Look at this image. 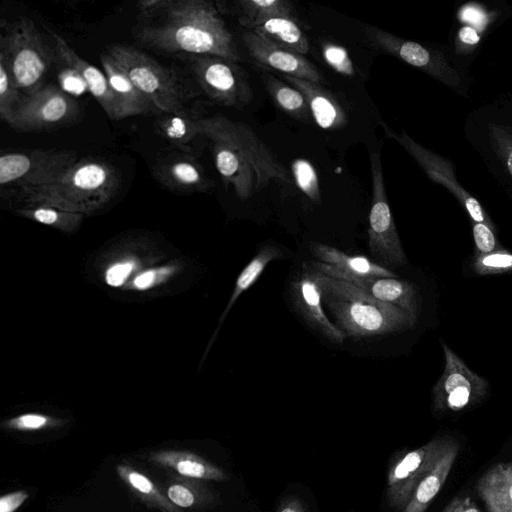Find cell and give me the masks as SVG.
Returning a JSON list of instances; mask_svg holds the SVG:
<instances>
[{
	"label": "cell",
	"mask_w": 512,
	"mask_h": 512,
	"mask_svg": "<svg viewBox=\"0 0 512 512\" xmlns=\"http://www.w3.org/2000/svg\"><path fill=\"white\" fill-rule=\"evenodd\" d=\"M285 80L305 97L311 116L325 130L343 128L348 117L338 100L320 84L284 75Z\"/></svg>",
	"instance_id": "603a6c76"
},
{
	"label": "cell",
	"mask_w": 512,
	"mask_h": 512,
	"mask_svg": "<svg viewBox=\"0 0 512 512\" xmlns=\"http://www.w3.org/2000/svg\"><path fill=\"white\" fill-rule=\"evenodd\" d=\"M450 440L434 439L406 453L389 470L386 499L395 510H403L417 485L434 467Z\"/></svg>",
	"instance_id": "9a60e30c"
},
{
	"label": "cell",
	"mask_w": 512,
	"mask_h": 512,
	"mask_svg": "<svg viewBox=\"0 0 512 512\" xmlns=\"http://www.w3.org/2000/svg\"><path fill=\"white\" fill-rule=\"evenodd\" d=\"M325 62L336 72L351 76L355 74L353 62L347 50L333 43H325L322 47Z\"/></svg>",
	"instance_id": "74e56055"
},
{
	"label": "cell",
	"mask_w": 512,
	"mask_h": 512,
	"mask_svg": "<svg viewBox=\"0 0 512 512\" xmlns=\"http://www.w3.org/2000/svg\"><path fill=\"white\" fill-rule=\"evenodd\" d=\"M311 253L317 259L308 262L313 269L343 281L368 277H397L391 270L365 256H351L326 244L313 243Z\"/></svg>",
	"instance_id": "ac0fdd59"
},
{
	"label": "cell",
	"mask_w": 512,
	"mask_h": 512,
	"mask_svg": "<svg viewBox=\"0 0 512 512\" xmlns=\"http://www.w3.org/2000/svg\"><path fill=\"white\" fill-rule=\"evenodd\" d=\"M457 43L464 48H475L481 40L479 32L470 25H463L456 36Z\"/></svg>",
	"instance_id": "bcb514c9"
},
{
	"label": "cell",
	"mask_w": 512,
	"mask_h": 512,
	"mask_svg": "<svg viewBox=\"0 0 512 512\" xmlns=\"http://www.w3.org/2000/svg\"><path fill=\"white\" fill-rule=\"evenodd\" d=\"M29 497L25 490H18L0 498V512H15Z\"/></svg>",
	"instance_id": "f6af8a7d"
},
{
	"label": "cell",
	"mask_w": 512,
	"mask_h": 512,
	"mask_svg": "<svg viewBox=\"0 0 512 512\" xmlns=\"http://www.w3.org/2000/svg\"><path fill=\"white\" fill-rule=\"evenodd\" d=\"M369 296L394 305L406 312L415 323L419 311V298L415 286L397 277H368L345 281Z\"/></svg>",
	"instance_id": "44dd1931"
},
{
	"label": "cell",
	"mask_w": 512,
	"mask_h": 512,
	"mask_svg": "<svg viewBox=\"0 0 512 512\" xmlns=\"http://www.w3.org/2000/svg\"><path fill=\"white\" fill-rule=\"evenodd\" d=\"M441 345L445 368L432 390L434 410L440 413L460 411L481 401L487 393L488 382L470 370L442 340Z\"/></svg>",
	"instance_id": "7c38bea8"
},
{
	"label": "cell",
	"mask_w": 512,
	"mask_h": 512,
	"mask_svg": "<svg viewBox=\"0 0 512 512\" xmlns=\"http://www.w3.org/2000/svg\"><path fill=\"white\" fill-rule=\"evenodd\" d=\"M205 481L173 476L168 479L165 494L180 509H205L216 503L215 493Z\"/></svg>",
	"instance_id": "f1b7e54d"
},
{
	"label": "cell",
	"mask_w": 512,
	"mask_h": 512,
	"mask_svg": "<svg viewBox=\"0 0 512 512\" xmlns=\"http://www.w3.org/2000/svg\"><path fill=\"white\" fill-rule=\"evenodd\" d=\"M116 472L130 491L146 505L161 512H183L146 474L133 466L120 463L116 466Z\"/></svg>",
	"instance_id": "83f0119b"
},
{
	"label": "cell",
	"mask_w": 512,
	"mask_h": 512,
	"mask_svg": "<svg viewBox=\"0 0 512 512\" xmlns=\"http://www.w3.org/2000/svg\"><path fill=\"white\" fill-rule=\"evenodd\" d=\"M242 40L258 65L318 84L325 82L320 71L303 55L279 47L249 30L242 33Z\"/></svg>",
	"instance_id": "e0dca14e"
},
{
	"label": "cell",
	"mask_w": 512,
	"mask_h": 512,
	"mask_svg": "<svg viewBox=\"0 0 512 512\" xmlns=\"http://www.w3.org/2000/svg\"><path fill=\"white\" fill-rule=\"evenodd\" d=\"M473 270L478 275H491L512 271V253L500 249L486 254H475Z\"/></svg>",
	"instance_id": "d590c367"
},
{
	"label": "cell",
	"mask_w": 512,
	"mask_h": 512,
	"mask_svg": "<svg viewBox=\"0 0 512 512\" xmlns=\"http://www.w3.org/2000/svg\"><path fill=\"white\" fill-rule=\"evenodd\" d=\"M22 97L6 58L0 51V117L7 124H11L14 111Z\"/></svg>",
	"instance_id": "836d02e7"
},
{
	"label": "cell",
	"mask_w": 512,
	"mask_h": 512,
	"mask_svg": "<svg viewBox=\"0 0 512 512\" xmlns=\"http://www.w3.org/2000/svg\"><path fill=\"white\" fill-rule=\"evenodd\" d=\"M247 30L303 56L309 51V41L293 16H273L251 24Z\"/></svg>",
	"instance_id": "484cf974"
},
{
	"label": "cell",
	"mask_w": 512,
	"mask_h": 512,
	"mask_svg": "<svg viewBox=\"0 0 512 512\" xmlns=\"http://www.w3.org/2000/svg\"><path fill=\"white\" fill-rule=\"evenodd\" d=\"M22 214L45 225L70 226L80 221L81 213L70 212L56 207L38 205L34 208L24 209Z\"/></svg>",
	"instance_id": "8d00e7d4"
},
{
	"label": "cell",
	"mask_w": 512,
	"mask_h": 512,
	"mask_svg": "<svg viewBox=\"0 0 512 512\" xmlns=\"http://www.w3.org/2000/svg\"><path fill=\"white\" fill-rule=\"evenodd\" d=\"M476 490L488 512H512V463H498L477 481Z\"/></svg>",
	"instance_id": "d4e9b609"
},
{
	"label": "cell",
	"mask_w": 512,
	"mask_h": 512,
	"mask_svg": "<svg viewBox=\"0 0 512 512\" xmlns=\"http://www.w3.org/2000/svg\"><path fill=\"white\" fill-rule=\"evenodd\" d=\"M174 0H142L137 3L139 14L144 18H151L154 15L165 12Z\"/></svg>",
	"instance_id": "ee69618b"
},
{
	"label": "cell",
	"mask_w": 512,
	"mask_h": 512,
	"mask_svg": "<svg viewBox=\"0 0 512 512\" xmlns=\"http://www.w3.org/2000/svg\"><path fill=\"white\" fill-rule=\"evenodd\" d=\"M121 178L109 162L85 157L78 160L52 184L21 189L27 200L38 205L81 213L102 206L119 190Z\"/></svg>",
	"instance_id": "277c9868"
},
{
	"label": "cell",
	"mask_w": 512,
	"mask_h": 512,
	"mask_svg": "<svg viewBox=\"0 0 512 512\" xmlns=\"http://www.w3.org/2000/svg\"><path fill=\"white\" fill-rule=\"evenodd\" d=\"M276 512H307L302 501L297 497H288L278 506Z\"/></svg>",
	"instance_id": "681fc988"
},
{
	"label": "cell",
	"mask_w": 512,
	"mask_h": 512,
	"mask_svg": "<svg viewBox=\"0 0 512 512\" xmlns=\"http://www.w3.org/2000/svg\"><path fill=\"white\" fill-rule=\"evenodd\" d=\"M464 132L496 182L512 193V99L501 96L474 110Z\"/></svg>",
	"instance_id": "5b68a950"
},
{
	"label": "cell",
	"mask_w": 512,
	"mask_h": 512,
	"mask_svg": "<svg viewBox=\"0 0 512 512\" xmlns=\"http://www.w3.org/2000/svg\"><path fill=\"white\" fill-rule=\"evenodd\" d=\"M134 269L130 261L118 262L110 266L105 273V281L111 287H119L125 283Z\"/></svg>",
	"instance_id": "b9f144b4"
},
{
	"label": "cell",
	"mask_w": 512,
	"mask_h": 512,
	"mask_svg": "<svg viewBox=\"0 0 512 512\" xmlns=\"http://www.w3.org/2000/svg\"><path fill=\"white\" fill-rule=\"evenodd\" d=\"M282 256V251L280 248H278L275 245L272 244H266L264 245L258 253L251 259V261L244 267V269L239 274L236 282L235 287L232 292V295L228 301V304L222 313L219 321L218 328L215 332V335L220 328L221 324L225 320L226 316L228 315L229 311L239 298V296L248 290L260 277L263 270L266 268V266L272 262L273 260H276Z\"/></svg>",
	"instance_id": "f546056e"
},
{
	"label": "cell",
	"mask_w": 512,
	"mask_h": 512,
	"mask_svg": "<svg viewBox=\"0 0 512 512\" xmlns=\"http://www.w3.org/2000/svg\"><path fill=\"white\" fill-rule=\"evenodd\" d=\"M473 238L476 247V254H486L503 249L498 243L495 230L483 223H473Z\"/></svg>",
	"instance_id": "f35d334b"
},
{
	"label": "cell",
	"mask_w": 512,
	"mask_h": 512,
	"mask_svg": "<svg viewBox=\"0 0 512 512\" xmlns=\"http://www.w3.org/2000/svg\"><path fill=\"white\" fill-rule=\"evenodd\" d=\"M100 61L109 85L120 103L122 119L157 110L152 102L133 84L107 50L101 53Z\"/></svg>",
	"instance_id": "cb8c5ba5"
},
{
	"label": "cell",
	"mask_w": 512,
	"mask_h": 512,
	"mask_svg": "<svg viewBox=\"0 0 512 512\" xmlns=\"http://www.w3.org/2000/svg\"><path fill=\"white\" fill-rule=\"evenodd\" d=\"M199 122L202 136L212 143L218 173L240 199L246 200L273 180L290 183L285 167L246 124L222 115Z\"/></svg>",
	"instance_id": "6da1fadb"
},
{
	"label": "cell",
	"mask_w": 512,
	"mask_h": 512,
	"mask_svg": "<svg viewBox=\"0 0 512 512\" xmlns=\"http://www.w3.org/2000/svg\"><path fill=\"white\" fill-rule=\"evenodd\" d=\"M77 154L64 149L17 150L0 157V184L21 189L52 184L76 162Z\"/></svg>",
	"instance_id": "ba28073f"
},
{
	"label": "cell",
	"mask_w": 512,
	"mask_h": 512,
	"mask_svg": "<svg viewBox=\"0 0 512 512\" xmlns=\"http://www.w3.org/2000/svg\"><path fill=\"white\" fill-rule=\"evenodd\" d=\"M155 178L166 188L180 192H200L211 186L202 166L187 154H171L156 163Z\"/></svg>",
	"instance_id": "ffe728a7"
},
{
	"label": "cell",
	"mask_w": 512,
	"mask_h": 512,
	"mask_svg": "<svg viewBox=\"0 0 512 512\" xmlns=\"http://www.w3.org/2000/svg\"><path fill=\"white\" fill-rule=\"evenodd\" d=\"M442 512H480L476 504L468 496L453 498Z\"/></svg>",
	"instance_id": "7dc6e473"
},
{
	"label": "cell",
	"mask_w": 512,
	"mask_h": 512,
	"mask_svg": "<svg viewBox=\"0 0 512 512\" xmlns=\"http://www.w3.org/2000/svg\"><path fill=\"white\" fill-rule=\"evenodd\" d=\"M458 450L457 443L450 440L434 467L419 482L402 512H425L427 510L445 483L456 460Z\"/></svg>",
	"instance_id": "4316f807"
},
{
	"label": "cell",
	"mask_w": 512,
	"mask_h": 512,
	"mask_svg": "<svg viewBox=\"0 0 512 512\" xmlns=\"http://www.w3.org/2000/svg\"><path fill=\"white\" fill-rule=\"evenodd\" d=\"M264 84L275 103L287 114L298 120H307L311 113L304 95L270 74L263 76Z\"/></svg>",
	"instance_id": "4dcf8cb0"
},
{
	"label": "cell",
	"mask_w": 512,
	"mask_h": 512,
	"mask_svg": "<svg viewBox=\"0 0 512 512\" xmlns=\"http://www.w3.org/2000/svg\"><path fill=\"white\" fill-rule=\"evenodd\" d=\"M78 111L76 101L69 94L55 85L45 84L22 97L10 126L21 131L49 129L71 122Z\"/></svg>",
	"instance_id": "5bb4252c"
},
{
	"label": "cell",
	"mask_w": 512,
	"mask_h": 512,
	"mask_svg": "<svg viewBox=\"0 0 512 512\" xmlns=\"http://www.w3.org/2000/svg\"><path fill=\"white\" fill-rule=\"evenodd\" d=\"M372 201L369 213L368 244L382 266H402L406 256L390 210L383 177L381 155H370Z\"/></svg>",
	"instance_id": "9c48e42d"
},
{
	"label": "cell",
	"mask_w": 512,
	"mask_h": 512,
	"mask_svg": "<svg viewBox=\"0 0 512 512\" xmlns=\"http://www.w3.org/2000/svg\"><path fill=\"white\" fill-rule=\"evenodd\" d=\"M60 89L70 96H80L88 90L84 79L72 68L63 65L58 73Z\"/></svg>",
	"instance_id": "ab89813d"
},
{
	"label": "cell",
	"mask_w": 512,
	"mask_h": 512,
	"mask_svg": "<svg viewBox=\"0 0 512 512\" xmlns=\"http://www.w3.org/2000/svg\"><path fill=\"white\" fill-rule=\"evenodd\" d=\"M365 35L374 48L422 70L460 94V89H464L469 80L448 62L440 49L399 38L372 26L365 29Z\"/></svg>",
	"instance_id": "30bf717a"
},
{
	"label": "cell",
	"mask_w": 512,
	"mask_h": 512,
	"mask_svg": "<svg viewBox=\"0 0 512 512\" xmlns=\"http://www.w3.org/2000/svg\"><path fill=\"white\" fill-rule=\"evenodd\" d=\"M160 24L133 32L142 44L165 52L211 55L238 62L240 54L218 8L206 0H174Z\"/></svg>",
	"instance_id": "7a4b0ae2"
},
{
	"label": "cell",
	"mask_w": 512,
	"mask_h": 512,
	"mask_svg": "<svg viewBox=\"0 0 512 512\" xmlns=\"http://www.w3.org/2000/svg\"><path fill=\"white\" fill-rule=\"evenodd\" d=\"M386 137L397 141L417 162L426 175L435 183L444 186L460 202L473 223H483L493 230L495 225L482 205L457 181L453 164L414 141L405 131L397 133L383 124Z\"/></svg>",
	"instance_id": "4fadbf2b"
},
{
	"label": "cell",
	"mask_w": 512,
	"mask_h": 512,
	"mask_svg": "<svg viewBox=\"0 0 512 512\" xmlns=\"http://www.w3.org/2000/svg\"><path fill=\"white\" fill-rule=\"evenodd\" d=\"M291 298L303 320L323 338L341 344L346 335L324 312L321 289L309 263H303L301 273L291 283Z\"/></svg>",
	"instance_id": "2e32d148"
},
{
	"label": "cell",
	"mask_w": 512,
	"mask_h": 512,
	"mask_svg": "<svg viewBox=\"0 0 512 512\" xmlns=\"http://www.w3.org/2000/svg\"><path fill=\"white\" fill-rule=\"evenodd\" d=\"M235 5L239 23L246 28L273 16H293L294 10L286 0H240Z\"/></svg>",
	"instance_id": "1f68e13d"
},
{
	"label": "cell",
	"mask_w": 512,
	"mask_h": 512,
	"mask_svg": "<svg viewBox=\"0 0 512 512\" xmlns=\"http://www.w3.org/2000/svg\"><path fill=\"white\" fill-rule=\"evenodd\" d=\"M4 54L13 79L24 95L44 86V77L51 65V54L34 22L20 17L2 37Z\"/></svg>",
	"instance_id": "8992f818"
},
{
	"label": "cell",
	"mask_w": 512,
	"mask_h": 512,
	"mask_svg": "<svg viewBox=\"0 0 512 512\" xmlns=\"http://www.w3.org/2000/svg\"><path fill=\"white\" fill-rule=\"evenodd\" d=\"M313 271L321 289L323 305L345 335H386L405 330L415 324L400 308L379 301L348 282L327 276L315 269Z\"/></svg>",
	"instance_id": "3957f363"
},
{
	"label": "cell",
	"mask_w": 512,
	"mask_h": 512,
	"mask_svg": "<svg viewBox=\"0 0 512 512\" xmlns=\"http://www.w3.org/2000/svg\"><path fill=\"white\" fill-rule=\"evenodd\" d=\"M107 52L158 111L167 114L183 111L182 87L170 70L132 46L112 45Z\"/></svg>",
	"instance_id": "52a82bcc"
},
{
	"label": "cell",
	"mask_w": 512,
	"mask_h": 512,
	"mask_svg": "<svg viewBox=\"0 0 512 512\" xmlns=\"http://www.w3.org/2000/svg\"><path fill=\"white\" fill-rule=\"evenodd\" d=\"M51 424L48 416L37 413H27L10 419L6 427L18 431H37L44 429Z\"/></svg>",
	"instance_id": "60d3db41"
},
{
	"label": "cell",
	"mask_w": 512,
	"mask_h": 512,
	"mask_svg": "<svg viewBox=\"0 0 512 512\" xmlns=\"http://www.w3.org/2000/svg\"><path fill=\"white\" fill-rule=\"evenodd\" d=\"M293 177L297 187L313 202H320V188L316 170L306 159L298 158L292 163Z\"/></svg>",
	"instance_id": "e575fe53"
},
{
	"label": "cell",
	"mask_w": 512,
	"mask_h": 512,
	"mask_svg": "<svg viewBox=\"0 0 512 512\" xmlns=\"http://www.w3.org/2000/svg\"><path fill=\"white\" fill-rule=\"evenodd\" d=\"M148 460L173 474L200 481H228L225 470L190 451L159 450L149 454Z\"/></svg>",
	"instance_id": "7402d4cb"
},
{
	"label": "cell",
	"mask_w": 512,
	"mask_h": 512,
	"mask_svg": "<svg viewBox=\"0 0 512 512\" xmlns=\"http://www.w3.org/2000/svg\"><path fill=\"white\" fill-rule=\"evenodd\" d=\"M459 18L467 23L466 25L482 29H485L489 23L488 12L483 8L473 6V4L462 8L459 11Z\"/></svg>",
	"instance_id": "7bdbcfd3"
},
{
	"label": "cell",
	"mask_w": 512,
	"mask_h": 512,
	"mask_svg": "<svg viewBox=\"0 0 512 512\" xmlns=\"http://www.w3.org/2000/svg\"><path fill=\"white\" fill-rule=\"evenodd\" d=\"M160 130L177 145L189 143L194 137L202 136L199 119L190 118L183 112L168 114L159 123Z\"/></svg>",
	"instance_id": "d6a6232c"
},
{
	"label": "cell",
	"mask_w": 512,
	"mask_h": 512,
	"mask_svg": "<svg viewBox=\"0 0 512 512\" xmlns=\"http://www.w3.org/2000/svg\"><path fill=\"white\" fill-rule=\"evenodd\" d=\"M47 31L62 64L74 69L84 79L88 91L111 120H122L120 103L109 85L106 74L81 58L58 33L48 28Z\"/></svg>",
	"instance_id": "d6986e66"
},
{
	"label": "cell",
	"mask_w": 512,
	"mask_h": 512,
	"mask_svg": "<svg viewBox=\"0 0 512 512\" xmlns=\"http://www.w3.org/2000/svg\"><path fill=\"white\" fill-rule=\"evenodd\" d=\"M157 274L155 270H146L142 273H140L135 279H134V287L137 290H146L150 288L155 280H156Z\"/></svg>",
	"instance_id": "c3c4849f"
},
{
	"label": "cell",
	"mask_w": 512,
	"mask_h": 512,
	"mask_svg": "<svg viewBox=\"0 0 512 512\" xmlns=\"http://www.w3.org/2000/svg\"><path fill=\"white\" fill-rule=\"evenodd\" d=\"M190 62L201 89L219 105L242 108L252 101L253 90L236 62L211 55H191Z\"/></svg>",
	"instance_id": "8fae6325"
}]
</instances>
